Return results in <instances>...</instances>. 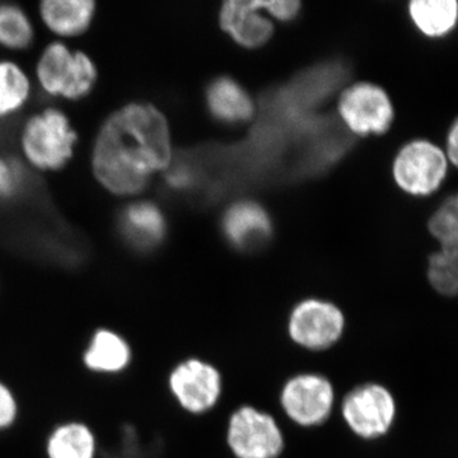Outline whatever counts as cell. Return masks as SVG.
Wrapping results in <instances>:
<instances>
[{"instance_id": "8fae6325", "label": "cell", "mask_w": 458, "mask_h": 458, "mask_svg": "<svg viewBox=\"0 0 458 458\" xmlns=\"http://www.w3.org/2000/svg\"><path fill=\"white\" fill-rule=\"evenodd\" d=\"M98 13L95 0H42L38 14L57 40H73L89 32Z\"/></svg>"}, {"instance_id": "30bf717a", "label": "cell", "mask_w": 458, "mask_h": 458, "mask_svg": "<svg viewBox=\"0 0 458 458\" xmlns=\"http://www.w3.org/2000/svg\"><path fill=\"white\" fill-rule=\"evenodd\" d=\"M283 409L289 418L302 427L324 423L334 405V388L327 378L319 375H300L283 387Z\"/></svg>"}, {"instance_id": "603a6c76", "label": "cell", "mask_w": 458, "mask_h": 458, "mask_svg": "<svg viewBox=\"0 0 458 458\" xmlns=\"http://www.w3.org/2000/svg\"><path fill=\"white\" fill-rule=\"evenodd\" d=\"M150 445L141 441L140 433L132 426H123L113 445L105 452L106 458H147Z\"/></svg>"}, {"instance_id": "ba28073f", "label": "cell", "mask_w": 458, "mask_h": 458, "mask_svg": "<svg viewBox=\"0 0 458 458\" xmlns=\"http://www.w3.org/2000/svg\"><path fill=\"white\" fill-rule=\"evenodd\" d=\"M340 114L349 128L358 134H385L394 119L393 101L381 87L360 83L344 93Z\"/></svg>"}, {"instance_id": "d4e9b609", "label": "cell", "mask_w": 458, "mask_h": 458, "mask_svg": "<svg viewBox=\"0 0 458 458\" xmlns=\"http://www.w3.org/2000/svg\"><path fill=\"white\" fill-rule=\"evenodd\" d=\"M20 417V403L16 394L0 379V433L11 429Z\"/></svg>"}, {"instance_id": "7a4b0ae2", "label": "cell", "mask_w": 458, "mask_h": 458, "mask_svg": "<svg viewBox=\"0 0 458 458\" xmlns=\"http://www.w3.org/2000/svg\"><path fill=\"white\" fill-rule=\"evenodd\" d=\"M21 156L33 171L56 174L73 161L80 131L63 108H41L27 117L18 138Z\"/></svg>"}, {"instance_id": "3957f363", "label": "cell", "mask_w": 458, "mask_h": 458, "mask_svg": "<svg viewBox=\"0 0 458 458\" xmlns=\"http://www.w3.org/2000/svg\"><path fill=\"white\" fill-rule=\"evenodd\" d=\"M35 80L49 98L77 104L95 92L99 69L87 51L55 40L49 42L36 60Z\"/></svg>"}, {"instance_id": "5b68a950", "label": "cell", "mask_w": 458, "mask_h": 458, "mask_svg": "<svg viewBox=\"0 0 458 458\" xmlns=\"http://www.w3.org/2000/svg\"><path fill=\"white\" fill-rule=\"evenodd\" d=\"M227 438L237 458H276L284 448L276 420L251 406H243L232 415Z\"/></svg>"}, {"instance_id": "e0dca14e", "label": "cell", "mask_w": 458, "mask_h": 458, "mask_svg": "<svg viewBox=\"0 0 458 458\" xmlns=\"http://www.w3.org/2000/svg\"><path fill=\"white\" fill-rule=\"evenodd\" d=\"M408 12L415 29L432 40L448 38L458 27V0H412Z\"/></svg>"}, {"instance_id": "2e32d148", "label": "cell", "mask_w": 458, "mask_h": 458, "mask_svg": "<svg viewBox=\"0 0 458 458\" xmlns=\"http://www.w3.org/2000/svg\"><path fill=\"white\" fill-rule=\"evenodd\" d=\"M45 454L47 458H98V438L83 421H64L51 429Z\"/></svg>"}, {"instance_id": "277c9868", "label": "cell", "mask_w": 458, "mask_h": 458, "mask_svg": "<svg viewBox=\"0 0 458 458\" xmlns=\"http://www.w3.org/2000/svg\"><path fill=\"white\" fill-rule=\"evenodd\" d=\"M450 168L442 146L419 138L401 148L394 161L393 174L403 192L415 198H428L442 189Z\"/></svg>"}, {"instance_id": "4316f807", "label": "cell", "mask_w": 458, "mask_h": 458, "mask_svg": "<svg viewBox=\"0 0 458 458\" xmlns=\"http://www.w3.org/2000/svg\"><path fill=\"white\" fill-rule=\"evenodd\" d=\"M298 8L300 3L297 2H264V9L282 21L292 20L297 14Z\"/></svg>"}, {"instance_id": "9a60e30c", "label": "cell", "mask_w": 458, "mask_h": 458, "mask_svg": "<svg viewBox=\"0 0 458 458\" xmlns=\"http://www.w3.org/2000/svg\"><path fill=\"white\" fill-rule=\"evenodd\" d=\"M262 2H227L222 11V26L232 38L249 47H260L273 33V26L260 11Z\"/></svg>"}, {"instance_id": "4fadbf2b", "label": "cell", "mask_w": 458, "mask_h": 458, "mask_svg": "<svg viewBox=\"0 0 458 458\" xmlns=\"http://www.w3.org/2000/svg\"><path fill=\"white\" fill-rule=\"evenodd\" d=\"M120 229L129 245L149 251L161 245L165 234L164 213L156 204L137 201L126 205L120 213Z\"/></svg>"}, {"instance_id": "ac0fdd59", "label": "cell", "mask_w": 458, "mask_h": 458, "mask_svg": "<svg viewBox=\"0 0 458 458\" xmlns=\"http://www.w3.org/2000/svg\"><path fill=\"white\" fill-rule=\"evenodd\" d=\"M207 98L210 111L221 122L243 123L254 114L251 98L240 84L228 78L210 84Z\"/></svg>"}, {"instance_id": "5bb4252c", "label": "cell", "mask_w": 458, "mask_h": 458, "mask_svg": "<svg viewBox=\"0 0 458 458\" xmlns=\"http://www.w3.org/2000/svg\"><path fill=\"white\" fill-rule=\"evenodd\" d=\"M225 237L241 250H254L264 245L270 236L269 216L260 205L243 201L233 205L223 221Z\"/></svg>"}, {"instance_id": "9c48e42d", "label": "cell", "mask_w": 458, "mask_h": 458, "mask_svg": "<svg viewBox=\"0 0 458 458\" xmlns=\"http://www.w3.org/2000/svg\"><path fill=\"white\" fill-rule=\"evenodd\" d=\"M168 387L181 408L191 414H203L219 400L222 378L212 364L192 358L174 367Z\"/></svg>"}, {"instance_id": "6da1fadb", "label": "cell", "mask_w": 458, "mask_h": 458, "mask_svg": "<svg viewBox=\"0 0 458 458\" xmlns=\"http://www.w3.org/2000/svg\"><path fill=\"white\" fill-rule=\"evenodd\" d=\"M171 162L170 126L164 113L148 102L114 108L99 123L90 144L93 180L114 198L137 197Z\"/></svg>"}, {"instance_id": "7c38bea8", "label": "cell", "mask_w": 458, "mask_h": 458, "mask_svg": "<svg viewBox=\"0 0 458 458\" xmlns=\"http://www.w3.org/2000/svg\"><path fill=\"white\" fill-rule=\"evenodd\" d=\"M131 360V344L122 334L107 327L93 331L82 354L83 366L95 375H122Z\"/></svg>"}, {"instance_id": "cb8c5ba5", "label": "cell", "mask_w": 458, "mask_h": 458, "mask_svg": "<svg viewBox=\"0 0 458 458\" xmlns=\"http://www.w3.org/2000/svg\"><path fill=\"white\" fill-rule=\"evenodd\" d=\"M22 183L21 165L11 157L0 156V201L11 200L20 194Z\"/></svg>"}, {"instance_id": "484cf974", "label": "cell", "mask_w": 458, "mask_h": 458, "mask_svg": "<svg viewBox=\"0 0 458 458\" xmlns=\"http://www.w3.org/2000/svg\"><path fill=\"white\" fill-rule=\"evenodd\" d=\"M443 149H445L451 167L458 170V116L451 123L450 128H448Z\"/></svg>"}, {"instance_id": "7402d4cb", "label": "cell", "mask_w": 458, "mask_h": 458, "mask_svg": "<svg viewBox=\"0 0 458 458\" xmlns=\"http://www.w3.org/2000/svg\"><path fill=\"white\" fill-rule=\"evenodd\" d=\"M428 231L438 247H458V192L438 205L428 219Z\"/></svg>"}, {"instance_id": "52a82bcc", "label": "cell", "mask_w": 458, "mask_h": 458, "mask_svg": "<svg viewBox=\"0 0 458 458\" xmlns=\"http://www.w3.org/2000/svg\"><path fill=\"white\" fill-rule=\"evenodd\" d=\"M344 315L334 304L307 300L298 304L289 318V335L298 345L312 351L330 348L342 337Z\"/></svg>"}, {"instance_id": "ffe728a7", "label": "cell", "mask_w": 458, "mask_h": 458, "mask_svg": "<svg viewBox=\"0 0 458 458\" xmlns=\"http://www.w3.org/2000/svg\"><path fill=\"white\" fill-rule=\"evenodd\" d=\"M36 41V29L25 8L0 3V49L26 53Z\"/></svg>"}, {"instance_id": "d6986e66", "label": "cell", "mask_w": 458, "mask_h": 458, "mask_svg": "<svg viewBox=\"0 0 458 458\" xmlns=\"http://www.w3.org/2000/svg\"><path fill=\"white\" fill-rule=\"evenodd\" d=\"M32 98V81L20 63L0 59V122L25 110Z\"/></svg>"}, {"instance_id": "8992f818", "label": "cell", "mask_w": 458, "mask_h": 458, "mask_svg": "<svg viewBox=\"0 0 458 458\" xmlns=\"http://www.w3.org/2000/svg\"><path fill=\"white\" fill-rule=\"evenodd\" d=\"M342 410L348 427L366 439L387 433L396 414L393 394L382 386L373 384L351 391L344 399Z\"/></svg>"}, {"instance_id": "44dd1931", "label": "cell", "mask_w": 458, "mask_h": 458, "mask_svg": "<svg viewBox=\"0 0 458 458\" xmlns=\"http://www.w3.org/2000/svg\"><path fill=\"white\" fill-rule=\"evenodd\" d=\"M428 280L439 294L458 295V255L438 247L428 259Z\"/></svg>"}]
</instances>
